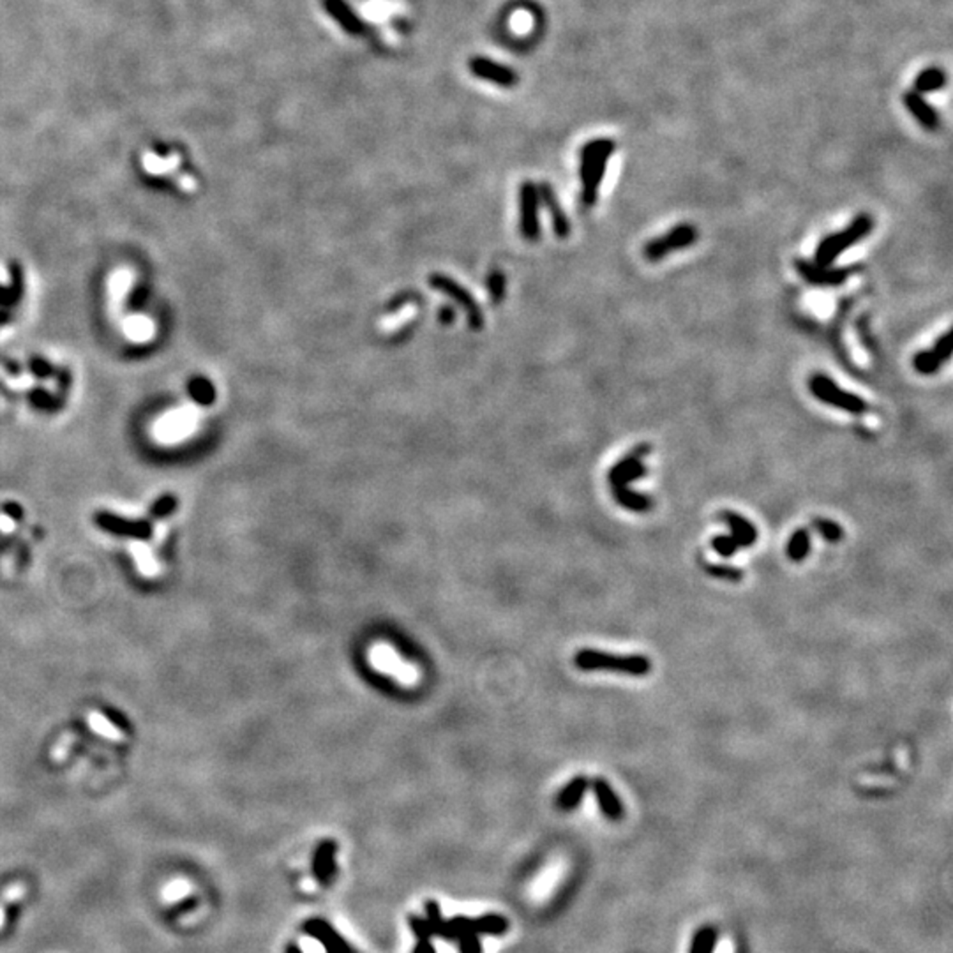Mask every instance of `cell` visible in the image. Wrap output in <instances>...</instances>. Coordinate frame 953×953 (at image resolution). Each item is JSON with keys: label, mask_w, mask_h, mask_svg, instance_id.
Segmentation results:
<instances>
[{"label": "cell", "mask_w": 953, "mask_h": 953, "mask_svg": "<svg viewBox=\"0 0 953 953\" xmlns=\"http://www.w3.org/2000/svg\"><path fill=\"white\" fill-rule=\"evenodd\" d=\"M946 85V74L945 71L939 69V67H927V69L921 71L920 74L914 80V92L918 94H927V92H935L945 88Z\"/></svg>", "instance_id": "21"}, {"label": "cell", "mask_w": 953, "mask_h": 953, "mask_svg": "<svg viewBox=\"0 0 953 953\" xmlns=\"http://www.w3.org/2000/svg\"><path fill=\"white\" fill-rule=\"evenodd\" d=\"M369 660L376 669H380L381 673H387V675L394 676V678L399 683H403V685H415V683L418 682L417 669L411 667L410 664L404 662V660H401L390 646L381 645V643L380 645L371 646Z\"/></svg>", "instance_id": "8"}, {"label": "cell", "mask_w": 953, "mask_h": 953, "mask_svg": "<svg viewBox=\"0 0 953 953\" xmlns=\"http://www.w3.org/2000/svg\"><path fill=\"white\" fill-rule=\"evenodd\" d=\"M812 524H814V528L818 530L819 535H821L826 542H839V540H842L844 530L840 524L835 523V521L825 519V517H816V519L812 521Z\"/></svg>", "instance_id": "28"}, {"label": "cell", "mask_w": 953, "mask_h": 953, "mask_svg": "<svg viewBox=\"0 0 953 953\" xmlns=\"http://www.w3.org/2000/svg\"><path fill=\"white\" fill-rule=\"evenodd\" d=\"M338 844L334 840H322L313 856V874L322 886H329L338 872Z\"/></svg>", "instance_id": "14"}, {"label": "cell", "mask_w": 953, "mask_h": 953, "mask_svg": "<svg viewBox=\"0 0 953 953\" xmlns=\"http://www.w3.org/2000/svg\"><path fill=\"white\" fill-rule=\"evenodd\" d=\"M539 196H540V202L544 203V207L549 210L551 221H553L554 233H556L560 238H567L568 235H570V223H568V217L565 216L563 209H561L560 202H558L556 195H554L553 187H551L547 182L540 184Z\"/></svg>", "instance_id": "18"}, {"label": "cell", "mask_w": 953, "mask_h": 953, "mask_svg": "<svg viewBox=\"0 0 953 953\" xmlns=\"http://www.w3.org/2000/svg\"><path fill=\"white\" fill-rule=\"evenodd\" d=\"M612 489V496H615L616 502L624 509L631 510V512H650L653 507V502L650 496L643 495V493L634 491L629 486H618V488H611Z\"/></svg>", "instance_id": "20"}, {"label": "cell", "mask_w": 953, "mask_h": 953, "mask_svg": "<svg viewBox=\"0 0 953 953\" xmlns=\"http://www.w3.org/2000/svg\"><path fill=\"white\" fill-rule=\"evenodd\" d=\"M473 921V931L476 934L486 935H503L509 928V921L500 914H484L481 918H475Z\"/></svg>", "instance_id": "22"}, {"label": "cell", "mask_w": 953, "mask_h": 953, "mask_svg": "<svg viewBox=\"0 0 953 953\" xmlns=\"http://www.w3.org/2000/svg\"><path fill=\"white\" fill-rule=\"evenodd\" d=\"M488 288L493 295V301L498 304V302L503 299V288H505V277H503L502 272L495 270V272H491V274H489Z\"/></svg>", "instance_id": "32"}, {"label": "cell", "mask_w": 953, "mask_h": 953, "mask_svg": "<svg viewBox=\"0 0 953 953\" xmlns=\"http://www.w3.org/2000/svg\"><path fill=\"white\" fill-rule=\"evenodd\" d=\"M23 895H25V886H23V884H16V886H13L11 890H9L8 893L2 897V900H0V924L4 921L6 905H9L11 902H15L16 898H22Z\"/></svg>", "instance_id": "34"}, {"label": "cell", "mask_w": 953, "mask_h": 953, "mask_svg": "<svg viewBox=\"0 0 953 953\" xmlns=\"http://www.w3.org/2000/svg\"><path fill=\"white\" fill-rule=\"evenodd\" d=\"M574 664L581 671H615L631 676H645L652 671V662L645 655H611L598 650H580Z\"/></svg>", "instance_id": "2"}, {"label": "cell", "mask_w": 953, "mask_h": 953, "mask_svg": "<svg viewBox=\"0 0 953 953\" xmlns=\"http://www.w3.org/2000/svg\"><path fill=\"white\" fill-rule=\"evenodd\" d=\"M459 945V952L461 953H482V942L479 939V934L473 931L465 932V934L459 935L458 939Z\"/></svg>", "instance_id": "30"}, {"label": "cell", "mask_w": 953, "mask_h": 953, "mask_svg": "<svg viewBox=\"0 0 953 953\" xmlns=\"http://www.w3.org/2000/svg\"><path fill=\"white\" fill-rule=\"evenodd\" d=\"M284 953H304V952H302V949H301V946L295 945V942H292V945L286 946V952H284Z\"/></svg>", "instance_id": "37"}, {"label": "cell", "mask_w": 953, "mask_h": 953, "mask_svg": "<svg viewBox=\"0 0 953 953\" xmlns=\"http://www.w3.org/2000/svg\"><path fill=\"white\" fill-rule=\"evenodd\" d=\"M913 366L914 369H917V373L931 376V374H935L941 369L942 360L939 359L932 350H921V352H918L917 355L913 357Z\"/></svg>", "instance_id": "26"}, {"label": "cell", "mask_w": 953, "mask_h": 953, "mask_svg": "<svg viewBox=\"0 0 953 953\" xmlns=\"http://www.w3.org/2000/svg\"><path fill=\"white\" fill-rule=\"evenodd\" d=\"M591 788H594L595 798H597L602 814H604L609 821H619V819L624 818V803H622V800L616 795L615 789H612L604 779H595V781L591 782Z\"/></svg>", "instance_id": "17"}, {"label": "cell", "mask_w": 953, "mask_h": 953, "mask_svg": "<svg viewBox=\"0 0 953 953\" xmlns=\"http://www.w3.org/2000/svg\"><path fill=\"white\" fill-rule=\"evenodd\" d=\"M874 230V217L870 214H858L842 231L828 235L819 242L814 254V263L821 267H832L833 261L849 249L851 246L858 244L862 238H865Z\"/></svg>", "instance_id": "3"}, {"label": "cell", "mask_w": 953, "mask_h": 953, "mask_svg": "<svg viewBox=\"0 0 953 953\" xmlns=\"http://www.w3.org/2000/svg\"><path fill=\"white\" fill-rule=\"evenodd\" d=\"M652 452L650 444H639L632 448L629 454L619 459L611 469H609L608 481L611 488L618 486H629L631 482L638 481L641 476L648 475V468L645 465V458Z\"/></svg>", "instance_id": "6"}, {"label": "cell", "mask_w": 953, "mask_h": 953, "mask_svg": "<svg viewBox=\"0 0 953 953\" xmlns=\"http://www.w3.org/2000/svg\"><path fill=\"white\" fill-rule=\"evenodd\" d=\"M810 551V532L807 528L796 530L788 542V558L791 561H803Z\"/></svg>", "instance_id": "25"}, {"label": "cell", "mask_w": 953, "mask_h": 953, "mask_svg": "<svg viewBox=\"0 0 953 953\" xmlns=\"http://www.w3.org/2000/svg\"><path fill=\"white\" fill-rule=\"evenodd\" d=\"M429 284L433 286V288H437V290L444 292V294L448 295L455 304L461 306L466 318H468L469 327H472L473 330L482 329V325H484V316H482L481 308H479V304L475 302V299H473L459 282H455L454 279H451L448 275L433 274L429 277Z\"/></svg>", "instance_id": "7"}, {"label": "cell", "mask_w": 953, "mask_h": 953, "mask_svg": "<svg viewBox=\"0 0 953 953\" xmlns=\"http://www.w3.org/2000/svg\"><path fill=\"white\" fill-rule=\"evenodd\" d=\"M413 953H437V948L433 946L431 939H418L417 946L413 948Z\"/></svg>", "instance_id": "35"}, {"label": "cell", "mask_w": 953, "mask_h": 953, "mask_svg": "<svg viewBox=\"0 0 953 953\" xmlns=\"http://www.w3.org/2000/svg\"><path fill=\"white\" fill-rule=\"evenodd\" d=\"M616 151V143L609 138H595L581 149L580 156V177H581V198L584 205L591 207L597 202L598 189L604 180L608 163L612 152Z\"/></svg>", "instance_id": "1"}, {"label": "cell", "mask_w": 953, "mask_h": 953, "mask_svg": "<svg viewBox=\"0 0 953 953\" xmlns=\"http://www.w3.org/2000/svg\"><path fill=\"white\" fill-rule=\"evenodd\" d=\"M539 187L533 182H524L521 186V233L526 240H537L540 235L539 226Z\"/></svg>", "instance_id": "11"}, {"label": "cell", "mask_w": 953, "mask_h": 953, "mask_svg": "<svg viewBox=\"0 0 953 953\" xmlns=\"http://www.w3.org/2000/svg\"><path fill=\"white\" fill-rule=\"evenodd\" d=\"M719 941V932L713 927H701L694 934L689 953H715Z\"/></svg>", "instance_id": "24"}, {"label": "cell", "mask_w": 953, "mask_h": 953, "mask_svg": "<svg viewBox=\"0 0 953 953\" xmlns=\"http://www.w3.org/2000/svg\"><path fill=\"white\" fill-rule=\"evenodd\" d=\"M697 237H699V231L692 223H680L667 233L648 240L645 247H643V256L648 261H652V263H657V261H662L664 258H667L675 251H682L694 246L697 242Z\"/></svg>", "instance_id": "5"}, {"label": "cell", "mask_w": 953, "mask_h": 953, "mask_svg": "<svg viewBox=\"0 0 953 953\" xmlns=\"http://www.w3.org/2000/svg\"><path fill=\"white\" fill-rule=\"evenodd\" d=\"M703 568L706 574L710 576L717 577V580L722 581H729V583H740L743 580V570L736 567H731V565H720V563H710V561H703Z\"/></svg>", "instance_id": "27"}, {"label": "cell", "mask_w": 953, "mask_h": 953, "mask_svg": "<svg viewBox=\"0 0 953 953\" xmlns=\"http://www.w3.org/2000/svg\"><path fill=\"white\" fill-rule=\"evenodd\" d=\"M809 390L810 394L816 397L821 403L828 404V406L837 408V410H842L846 413L851 415H863L865 411H869V404L862 399L860 396H856L854 392H849V390L842 389L832 380L830 376L823 373H816L809 378Z\"/></svg>", "instance_id": "4"}, {"label": "cell", "mask_w": 953, "mask_h": 953, "mask_svg": "<svg viewBox=\"0 0 953 953\" xmlns=\"http://www.w3.org/2000/svg\"><path fill=\"white\" fill-rule=\"evenodd\" d=\"M795 268L802 275L803 281L809 284L819 286V288H832V286L844 284L860 267H821L814 261L796 258Z\"/></svg>", "instance_id": "9"}, {"label": "cell", "mask_w": 953, "mask_h": 953, "mask_svg": "<svg viewBox=\"0 0 953 953\" xmlns=\"http://www.w3.org/2000/svg\"><path fill=\"white\" fill-rule=\"evenodd\" d=\"M711 547H713L715 553L719 554V556H722V558H731L734 553H736V549H738L736 542H734L733 537H731V535L713 537V540H711Z\"/></svg>", "instance_id": "29"}, {"label": "cell", "mask_w": 953, "mask_h": 953, "mask_svg": "<svg viewBox=\"0 0 953 953\" xmlns=\"http://www.w3.org/2000/svg\"><path fill=\"white\" fill-rule=\"evenodd\" d=\"M302 928H304V932L309 938L322 942L323 948H325V953H353V949L350 948L348 942L338 934V931H336L329 921L322 920V918H311V920L306 921Z\"/></svg>", "instance_id": "13"}, {"label": "cell", "mask_w": 953, "mask_h": 953, "mask_svg": "<svg viewBox=\"0 0 953 953\" xmlns=\"http://www.w3.org/2000/svg\"><path fill=\"white\" fill-rule=\"evenodd\" d=\"M440 318H441V320H445V322H447V323H451L452 320H454V313H452L451 309H441Z\"/></svg>", "instance_id": "36"}, {"label": "cell", "mask_w": 953, "mask_h": 953, "mask_svg": "<svg viewBox=\"0 0 953 953\" xmlns=\"http://www.w3.org/2000/svg\"><path fill=\"white\" fill-rule=\"evenodd\" d=\"M931 350L942 360V364L948 362L949 357H952V334H949V330L948 332L941 334V336L935 339L934 346H932Z\"/></svg>", "instance_id": "31"}, {"label": "cell", "mask_w": 953, "mask_h": 953, "mask_svg": "<svg viewBox=\"0 0 953 953\" xmlns=\"http://www.w3.org/2000/svg\"><path fill=\"white\" fill-rule=\"evenodd\" d=\"M425 920L429 921V927L433 931V935L451 941V932H448L447 920H444L440 911V905L437 900L425 902Z\"/></svg>", "instance_id": "23"}, {"label": "cell", "mask_w": 953, "mask_h": 953, "mask_svg": "<svg viewBox=\"0 0 953 953\" xmlns=\"http://www.w3.org/2000/svg\"><path fill=\"white\" fill-rule=\"evenodd\" d=\"M323 9L327 15L338 23L339 29L352 37L366 36L369 27L367 23L357 15L355 9L346 2V0H323Z\"/></svg>", "instance_id": "12"}, {"label": "cell", "mask_w": 953, "mask_h": 953, "mask_svg": "<svg viewBox=\"0 0 953 953\" xmlns=\"http://www.w3.org/2000/svg\"><path fill=\"white\" fill-rule=\"evenodd\" d=\"M719 519L722 521L726 526H729L731 530V537L736 542L738 547H750L754 546L755 540H757V528L754 524L747 519V517L740 516V514L733 512V510H722L719 514Z\"/></svg>", "instance_id": "15"}, {"label": "cell", "mask_w": 953, "mask_h": 953, "mask_svg": "<svg viewBox=\"0 0 953 953\" xmlns=\"http://www.w3.org/2000/svg\"><path fill=\"white\" fill-rule=\"evenodd\" d=\"M410 927L413 931L415 938L418 939H431L433 938V931L429 927V921L425 918H418V917H410Z\"/></svg>", "instance_id": "33"}, {"label": "cell", "mask_w": 953, "mask_h": 953, "mask_svg": "<svg viewBox=\"0 0 953 953\" xmlns=\"http://www.w3.org/2000/svg\"><path fill=\"white\" fill-rule=\"evenodd\" d=\"M468 69L479 80L489 81V83L502 88H512L519 81V76H517V73L512 67L488 59V57H472L468 60Z\"/></svg>", "instance_id": "10"}, {"label": "cell", "mask_w": 953, "mask_h": 953, "mask_svg": "<svg viewBox=\"0 0 953 953\" xmlns=\"http://www.w3.org/2000/svg\"><path fill=\"white\" fill-rule=\"evenodd\" d=\"M588 786H590V781H588L584 775H577V777L572 779L567 786L560 791V795L556 796V807L560 810H574L580 802L583 800L584 793H587Z\"/></svg>", "instance_id": "19"}, {"label": "cell", "mask_w": 953, "mask_h": 953, "mask_svg": "<svg viewBox=\"0 0 953 953\" xmlns=\"http://www.w3.org/2000/svg\"><path fill=\"white\" fill-rule=\"evenodd\" d=\"M902 100H904L907 111H910V114L913 115L927 131H935V129H939V125H941L939 114L935 111L934 107H931V104L921 97V94H918V92H905Z\"/></svg>", "instance_id": "16"}]
</instances>
